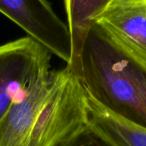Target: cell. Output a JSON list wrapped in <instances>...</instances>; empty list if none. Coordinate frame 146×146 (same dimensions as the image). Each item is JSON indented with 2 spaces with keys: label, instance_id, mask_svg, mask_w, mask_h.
<instances>
[{
  "label": "cell",
  "instance_id": "1",
  "mask_svg": "<svg viewBox=\"0 0 146 146\" xmlns=\"http://www.w3.org/2000/svg\"><path fill=\"white\" fill-rule=\"evenodd\" d=\"M88 126V98L66 66L50 69L0 122V146H58Z\"/></svg>",
  "mask_w": 146,
  "mask_h": 146
},
{
  "label": "cell",
  "instance_id": "2",
  "mask_svg": "<svg viewBox=\"0 0 146 146\" xmlns=\"http://www.w3.org/2000/svg\"><path fill=\"white\" fill-rule=\"evenodd\" d=\"M67 66L90 100L109 114L146 129V64L99 24L89 29L78 56Z\"/></svg>",
  "mask_w": 146,
  "mask_h": 146
},
{
  "label": "cell",
  "instance_id": "3",
  "mask_svg": "<svg viewBox=\"0 0 146 146\" xmlns=\"http://www.w3.org/2000/svg\"><path fill=\"white\" fill-rule=\"evenodd\" d=\"M51 53L31 37L0 45V122L11 107L50 69Z\"/></svg>",
  "mask_w": 146,
  "mask_h": 146
},
{
  "label": "cell",
  "instance_id": "4",
  "mask_svg": "<svg viewBox=\"0 0 146 146\" xmlns=\"http://www.w3.org/2000/svg\"><path fill=\"white\" fill-rule=\"evenodd\" d=\"M0 13L51 54L69 63L72 57L69 28L47 0H0Z\"/></svg>",
  "mask_w": 146,
  "mask_h": 146
},
{
  "label": "cell",
  "instance_id": "5",
  "mask_svg": "<svg viewBox=\"0 0 146 146\" xmlns=\"http://www.w3.org/2000/svg\"><path fill=\"white\" fill-rule=\"evenodd\" d=\"M96 23L146 64V2L114 0Z\"/></svg>",
  "mask_w": 146,
  "mask_h": 146
},
{
  "label": "cell",
  "instance_id": "6",
  "mask_svg": "<svg viewBox=\"0 0 146 146\" xmlns=\"http://www.w3.org/2000/svg\"><path fill=\"white\" fill-rule=\"evenodd\" d=\"M88 126L113 146H146V129L109 114L89 98Z\"/></svg>",
  "mask_w": 146,
  "mask_h": 146
},
{
  "label": "cell",
  "instance_id": "7",
  "mask_svg": "<svg viewBox=\"0 0 146 146\" xmlns=\"http://www.w3.org/2000/svg\"><path fill=\"white\" fill-rule=\"evenodd\" d=\"M114 0H64L72 40V57L79 54L89 29Z\"/></svg>",
  "mask_w": 146,
  "mask_h": 146
},
{
  "label": "cell",
  "instance_id": "8",
  "mask_svg": "<svg viewBox=\"0 0 146 146\" xmlns=\"http://www.w3.org/2000/svg\"><path fill=\"white\" fill-rule=\"evenodd\" d=\"M58 146H113L100 134L87 126L68 141Z\"/></svg>",
  "mask_w": 146,
  "mask_h": 146
},
{
  "label": "cell",
  "instance_id": "9",
  "mask_svg": "<svg viewBox=\"0 0 146 146\" xmlns=\"http://www.w3.org/2000/svg\"><path fill=\"white\" fill-rule=\"evenodd\" d=\"M138 1H142V2H146V0H138Z\"/></svg>",
  "mask_w": 146,
  "mask_h": 146
}]
</instances>
